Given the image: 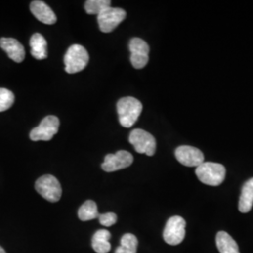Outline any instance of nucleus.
Returning <instances> with one entry per match:
<instances>
[{
  "label": "nucleus",
  "instance_id": "f257e3e1",
  "mask_svg": "<svg viewBox=\"0 0 253 253\" xmlns=\"http://www.w3.org/2000/svg\"><path fill=\"white\" fill-rule=\"evenodd\" d=\"M117 108L118 120L121 126L131 127L143 111V104L133 97H125L118 100Z\"/></svg>",
  "mask_w": 253,
  "mask_h": 253
},
{
  "label": "nucleus",
  "instance_id": "f03ea898",
  "mask_svg": "<svg viewBox=\"0 0 253 253\" xmlns=\"http://www.w3.org/2000/svg\"><path fill=\"white\" fill-rule=\"evenodd\" d=\"M195 173L202 183L208 186H219L226 175V169L222 164L204 163L196 167Z\"/></svg>",
  "mask_w": 253,
  "mask_h": 253
},
{
  "label": "nucleus",
  "instance_id": "7ed1b4c3",
  "mask_svg": "<svg viewBox=\"0 0 253 253\" xmlns=\"http://www.w3.org/2000/svg\"><path fill=\"white\" fill-rule=\"evenodd\" d=\"M89 54L86 49L80 44L71 46L64 56L65 71L70 74L80 73L88 64Z\"/></svg>",
  "mask_w": 253,
  "mask_h": 253
},
{
  "label": "nucleus",
  "instance_id": "20e7f679",
  "mask_svg": "<svg viewBox=\"0 0 253 253\" xmlns=\"http://www.w3.org/2000/svg\"><path fill=\"white\" fill-rule=\"evenodd\" d=\"M35 189L39 194L51 203L58 202L62 195V189L59 181L51 174L41 176L35 183Z\"/></svg>",
  "mask_w": 253,
  "mask_h": 253
},
{
  "label": "nucleus",
  "instance_id": "39448f33",
  "mask_svg": "<svg viewBox=\"0 0 253 253\" xmlns=\"http://www.w3.org/2000/svg\"><path fill=\"white\" fill-rule=\"evenodd\" d=\"M128 141L133 145L137 153L153 156L156 152V139L151 133L144 129H133L129 134Z\"/></svg>",
  "mask_w": 253,
  "mask_h": 253
},
{
  "label": "nucleus",
  "instance_id": "423d86ee",
  "mask_svg": "<svg viewBox=\"0 0 253 253\" xmlns=\"http://www.w3.org/2000/svg\"><path fill=\"white\" fill-rule=\"evenodd\" d=\"M186 235V221L180 216H173L167 220L163 231V239L167 244H180Z\"/></svg>",
  "mask_w": 253,
  "mask_h": 253
},
{
  "label": "nucleus",
  "instance_id": "0eeeda50",
  "mask_svg": "<svg viewBox=\"0 0 253 253\" xmlns=\"http://www.w3.org/2000/svg\"><path fill=\"white\" fill-rule=\"evenodd\" d=\"M59 119L54 116H48L42 120L39 126L34 127L29 137L32 141H50L54 137L59 128Z\"/></svg>",
  "mask_w": 253,
  "mask_h": 253
},
{
  "label": "nucleus",
  "instance_id": "6e6552de",
  "mask_svg": "<svg viewBox=\"0 0 253 253\" xmlns=\"http://www.w3.org/2000/svg\"><path fill=\"white\" fill-rule=\"evenodd\" d=\"M126 11L120 8H112L102 10L98 15V24L100 30L103 33H110L114 31L120 23L126 18Z\"/></svg>",
  "mask_w": 253,
  "mask_h": 253
},
{
  "label": "nucleus",
  "instance_id": "1a4fd4ad",
  "mask_svg": "<svg viewBox=\"0 0 253 253\" xmlns=\"http://www.w3.org/2000/svg\"><path fill=\"white\" fill-rule=\"evenodd\" d=\"M128 48L130 51V62L137 70L143 69L149 60V45L140 38H133L129 41Z\"/></svg>",
  "mask_w": 253,
  "mask_h": 253
},
{
  "label": "nucleus",
  "instance_id": "9d476101",
  "mask_svg": "<svg viewBox=\"0 0 253 253\" xmlns=\"http://www.w3.org/2000/svg\"><path fill=\"white\" fill-rule=\"evenodd\" d=\"M133 163V156L125 150H119L116 154H107L101 165L103 171L116 172L129 167Z\"/></svg>",
  "mask_w": 253,
  "mask_h": 253
},
{
  "label": "nucleus",
  "instance_id": "9b49d317",
  "mask_svg": "<svg viewBox=\"0 0 253 253\" xmlns=\"http://www.w3.org/2000/svg\"><path fill=\"white\" fill-rule=\"evenodd\" d=\"M175 158L183 165L187 167H198L205 161L203 152L193 146L181 145L175 149Z\"/></svg>",
  "mask_w": 253,
  "mask_h": 253
},
{
  "label": "nucleus",
  "instance_id": "f8f14e48",
  "mask_svg": "<svg viewBox=\"0 0 253 253\" xmlns=\"http://www.w3.org/2000/svg\"><path fill=\"white\" fill-rule=\"evenodd\" d=\"M0 47L8 54L9 58L14 62L21 63L25 59V48L17 40L12 38H2L0 39Z\"/></svg>",
  "mask_w": 253,
  "mask_h": 253
},
{
  "label": "nucleus",
  "instance_id": "ddd939ff",
  "mask_svg": "<svg viewBox=\"0 0 253 253\" xmlns=\"http://www.w3.org/2000/svg\"><path fill=\"white\" fill-rule=\"evenodd\" d=\"M30 10L32 14L40 22L45 25H54L57 21L56 15L54 14L53 9H51L43 1H41V0L32 1L30 4Z\"/></svg>",
  "mask_w": 253,
  "mask_h": 253
},
{
  "label": "nucleus",
  "instance_id": "4468645a",
  "mask_svg": "<svg viewBox=\"0 0 253 253\" xmlns=\"http://www.w3.org/2000/svg\"><path fill=\"white\" fill-rule=\"evenodd\" d=\"M29 45H30V53L34 58L38 60H42L47 58V42L45 38L42 36L40 33H35L33 34L30 41H29Z\"/></svg>",
  "mask_w": 253,
  "mask_h": 253
},
{
  "label": "nucleus",
  "instance_id": "2eb2a0df",
  "mask_svg": "<svg viewBox=\"0 0 253 253\" xmlns=\"http://www.w3.org/2000/svg\"><path fill=\"white\" fill-rule=\"evenodd\" d=\"M253 207V177L247 181L241 190L238 209L241 213H248Z\"/></svg>",
  "mask_w": 253,
  "mask_h": 253
},
{
  "label": "nucleus",
  "instance_id": "dca6fc26",
  "mask_svg": "<svg viewBox=\"0 0 253 253\" xmlns=\"http://www.w3.org/2000/svg\"><path fill=\"white\" fill-rule=\"evenodd\" d=\"M216 244L220 253H240L235 239L226 232H218L216 236Z\"/></svg>",
  "mask_w": 253,
  "mask_h": 253
},
{
  "label": "nucleus",
  "instance_id": "f3484780",
  "mask_svg": "<svg viewBox=\"0 0 253 253\" xmlns=\"http://www.w3.org/2000/svg\"><path fill=\"white\" fill-rule=\"evenodd\" d=\"M111 234L107 230H99L92 237V248L97 253H107L111 250Z\"/></svg>",
  "mask_w": 253,
  "mask_h": 253
},
{
  "label": "nucleus",
  "instance_id": "a211bd4d",
  "mask_svg": "<svg viewBox=\"0 0 253 253\" xmlns=\"http://www.w3.org/2000/svg\"><path fill=\"white\" fill-rule=\"evenodd\" d=\"M99 211L97 204L94 201L88 200L82 205L78 210V217L82 221H88L99 217Z\"/></svg>",
  "mask_w": 253,
  "mask_h": 253
},
{
  "label": "nucleus",
  "instance_id": "6ab92c4d",
  "mask_svg": "<svg viewBox=\"0 0 253 253\" xmlns=\"http://www.w3.org/2000/svg\"><path fill=\"white\" fill-rule=\"evenodd\" d=\"M138 247V239L132 234H126L121 238L120 246L115 253H136Z\"/></svg>",
  "mask_w": 253,
  "mask_h": 253
},
{
  "label": "nucleus",
  "instance_id": "aec40b11",
  "mask_svg": "<svg viewBox=\"0 0 253 253\" xmlns=\"http://www.w3.org/2000/svg\"><path fill=\"white\" fill-rule=\"evenodd\" d=\"M111 7L110 0H87L84 3V9L88 14L99 15L102 10Z\"/></svg>",
  "mask_w": 253,
  "mask_h": 253
},
{
  "label": "nucleus",
  "instance_id": "412c9836",
  "mask_svg": "<svg viewBox=\"0 0 253 253\" xmlns=\"http://www.w3.org/2000/svg\"><path fill=\"white\" fill-rule=\"evenodd\" d=\"M14 94L7 88L0 87V112L7 111L14 103Z\"/></svg>",
  "mask_w": 253,
  "mask_h": 253
},
{
  "label": "nucleus",
  "instance_id": "4be33fe9",
  "mask_svg": "<svg viewBox=\"0 0 253 253\" xmlns=\"http://www.w3.org/2000/svg\"><path fill=\"white\" fill-rule=\"evenodd\" d=\"M99 220L101 225L105 227H110L117 223L118 220V216L115 213H104V214H100L99 215Z\"/></svg>",
  "mask_w": 253,
  "mask_h": 253
},
{
  "label": "nucleus",
  "instance_id": "5701e85b",
  "mask_svg": "<svg viewBox=\"0 0 253 253\" xmlns=\"http://www.w3.org/2000/svg\"><path fill=\"white\" fill-rule=\"evenodd\" d=\"M0 253H6V252L4 251V249L1 248V247H0Z\"/></svg>",
  "mask_w": 253,
  "mask_h": 253
}]
</instances>
